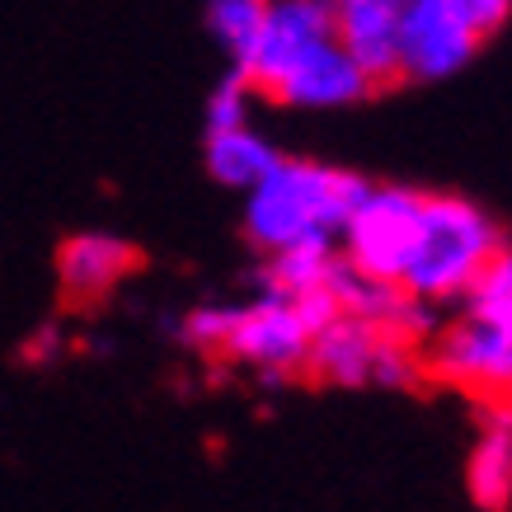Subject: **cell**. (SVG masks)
<instances>
[{"label": "cell", "instance_id": "7a4b0ae2", "mask_svg": "<svg viewBox=\"0 0 512 512\" xmlns=\"http://www.w3.org/2000/svg\"><path fill=\"white\" fill-rule=\"evenodd\" d=\"M503 249H508L503 231L480 202L461 198V193H423L419 226H414L395 287L433 311L451 306V301H466L470 287L484 278V268Z\"/></svg>", "mask_w": 512, "mask_h": 512}, {"label": "cell", "instance_id": "5bb4252c", "mask_svg": "<svg viewBox=\"0 0 512 512\" xmlns=\"http://www.w3.org/2000/svg\"><path fill=\"white\" fill-rule=\"evenodd\" d=\"M278 151L273 141L259 132V127H231V132H207V174L217 184L235 188V193H249L259 188L278 165Z\"/></svg>", "mask_w": 512, "mask_h": 512}, {"label": "cell", "instance_id": "9a60e30c", "mask_svg": "<svg viewBox=\"0 0 512 512\" xmlns=\"http://www.w3.org/2000/svg\"><path fill=\"white\" fill-rule=\"evenodd\" d=\"M264 15L268 0H207V29L231 57V71L245 66V57L254 52L259 33H264Z\"/></svg>", "mask_w": 512, "mask_h": 512}, {"label": "cell", "instance_id": "ba28073f", "mask_svg": "<svg viewBox=\"0 0 512 512\" xmlns=\"http://www.w3.org/2000/svg\"><path fill=\"white\" fill-rule=\"evenodd\" d=\"M329 38H334L329 0H268L264 33L245 57V66H235V76H245L254 94H264L287 66H296L306 52H315Z\"/></svg>", "mask_w": 512, "mask_h": 512}, {"label": "cell", "instance_id": "9c48e42d", "mask_svg": "<svg viewBox=\"0 0 512 512\" xmlns=\"http://www.w3.org/2000/svg\"><path fill=\"white\" fill-rule=\"evenodd\" d=\"M367 94H376L372 80L362 76V71L348 62V52L329 38V43H320L315 52H306L296 66H287L264 90V99L287 104V109H306V113H334V109L362 104Z\"/></svg>", "mask_w": 512, "mask_h": 512}, {"label": "cell", "instance_id": "8992f818", "mask_svg": "<svg viewBox=\"0 0 512 512\" xmlns=\"http://www.w3.org/2000/svg\"><path fill=\"white\" fill-rule=\"evenodd\" d=\"M423 376L466 390L480 404H512V339L461 311L423 343Z\"/></svg>", "mask_w": 512, "mask_h": 512}, {"label": "cell", "instance_id": "ac0fdd59", "mask_svg": "<svg viewBox=\"0 0 512 512\" xmlns=\"http://www.w3.org/2000/svg\"><path fill=\"white\" fill-rule=\"evenodd\" d=\"M447 5H451V15L461 19L480 43L484 38H494V33L512 19V0H447Z\"/></svg>", "mask_w": 512, "mask_h": 512}, {"label": "cell", "instance_id": "d6986e66", "mask_svg": "<svg viewBox=\"0 0 512 512\" xmlns=\"http://www.w3.org/2000/svg\"><path fill=\"white\" fill-rule=\"evenodd\" d=\"M29 357L33 362H57V357H62V334H57V329L47 325V329H38V334H33V343H29Z\"/></svg>", "mask_w": 512, "mask_h": 512}, {"label": "cell", "instance_id": "30bf717a", "mask_svg": "<svg viewBox=\"0 0 512 512\" xmlns=\"http://www.w3.org/2000/svg\"><path fill=\"white\" fill-rule=\"evenodd\" d=\"M137 268H141L137 245L113 231H76L57 249V287H62L71 306L109 301Z\"/></svg>", "mask_w": 512, "mask_h": 512}, {"label": "cell", "instance_id": "e0dca14e", "mask_svg": "<svg viewBox=\"0 0 512 512\" xmlns=\"http://www.w3.org/2000/svg\"><path fill=\"white\" fill-rule=\"evenodd\" d=\"M249 99L254 85L245 76H226L207 99V132H231V127H249Z\"/></svg>", "mask_w": 512, "mask_h": 512}, {"label": "cell", "instance_id": "5b68a950", "mask_svg": "<svg viewBox=\"0 0 512 512\" xmlns=\"http://www.w3.org/2000/svg\"><path fill=\"white\" fill-rule=\"evenodd\" d=\"M419 207L423 193L404 184H367V193L357 198V207L343 221L339 249L343 268L353 278L367 282H400L404 254H409V240H414V226H419Z\"/></svg>", "mask_w": 512, "mask_h": 512}, {"label": "cell", "instance_id": "3957f363", "mask_svg": "<svg viewBox=\"0 0 512 512\" xmlns=\"http://www.w3.org/2000/svg\"><path fill=\"white\" fill-rule=\"evenodd\" d=\"M367 193V179L320 165V160H287L273 165L259 188L245 193V235L259 254H282L315 240H339L343 221Z\"/></svg>", "mask_w": 512, "mask_h": 512}, {"label": "cell", "instance_id": "4fadbf2b", "mask_svg": "<svg viewBox=\"0 0 512 512\" xmlns=\"http://www.w3.org/2000/svg\"><path fill=\"white\" fill-rule=\"evenodd\" d=\"M343 273V259L334 240H315V245H296L282 254H268L264 264V292L287 296V301H311L329 296Z\"/></svg>", "mask_w": 512, "mask_h": 512}, {"label": "cell", "instance_id": "6da1fadb", "mask_svg": "<svg viewBox=\"0 0 512 512\" xmlns=\"http://www.w3.org/2000/svg\"><path fill=\"white\" fill-rule=\"evenodd\" d=\"M334 292L311 301H287V296L259 292L240 306H198L184 315V343L207 357H226L264 381H292L306 376L315 329L334 320Z\"/></svg>", "mask_w": 512, "mask_h": 512}, {"label": "cell", "instance_id": "277c9868", "mask_svg": "<svg viewBox=\"0 0 512 512\" xmlns=\"http://www.w3.org/2000/svg\"><path fill=\"white\" fill-rule=\"evenodd\" d=\"M306 376L325 381V386H386L404 390L423 381V348L395 343L367 320L353 315H334L315 329L311 357H306Z\"/></svg>", "mask_w": 512, "mask_h": 512}, {"label": "cell", "instance_id": "7c38bea8", "mask_svg": "<svg viewBox=\"0 0 512 512\" xmlns=\"http://www.w3.org/2000/svg\"><path fill=\"white\" fill-rule=\"evenodd\" d=\"M466 489L480 512H512V404H484V428L466 461Z\"/></svg>", "mask_w": 512, "mask_h": 512}, {"label": "cell", "instance_id": "52a82bcc", "mask_svg": "<svg viewBox=\"0 0 512 512\" xmlns=\"http://www.w3.org/2000/svg\"><path fill=\"white\" fill-rule=\"evenodd\" d=\"M480 52V38L451 15L447 0H404L400 43H395V80L433 85L466 71Z\"/></svg>", "mask_w": 512, "mask_h": 512}, {"label": "cell", "instance_id": "8fae6325", "mask_svg": "<svg viewBox=\"0 0 512 512\" xmlns=\"http://www.w3.org/2000/svg\"><path fill=\"white\" fill-rule=\"evenodd\" d=\"M400 5L404 0H329V29L334 43L348 52V62L381 85L395 80V43H400Z\"/></svg>", "mask_w": 512, "mask_h": 512}, {"label": "cell", "instance_id": "2e32d148", "mask_svg": "<svg viewBox=\"0 0 512 512\" xmlns=\"http://www.w3.org/2000/svg\"><path fill=\"white\" fill-rule=\"evenodd\" d=\"M461 306H466V315L503 329V334L512 339V249H503L494 264L484 268V278L470 287V296L461 301Z\"/></svg>", "mask_w": 512, "mask_h": 512}]
</instances>
